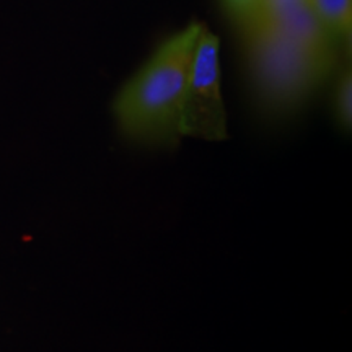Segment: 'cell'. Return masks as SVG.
Returning a JSON list of instances; mask_svg holds the SVG:
<instances>
[{
	"mask_svg": "<svg viewBox=\"0 0 352 352\" xmlns=\"http://www.w3.org/2000/svg\"><path fill=\"white\" fill-rule=\"evenodd\" d=\"M241 33L259 98L277 111L305 100L329 76L336 59V52L314 50L266 30Z\"/></svg>",
	"mask_w": 352,
	"mask_h": 352,
	"instance_id": "2",
	"label": "cell"
},
{
	"mask_svg": "<svg viewBox=\"0 0 352 352\" xmlns=\"http://www.w3.org/2000/svg\"><path fill=\"white\" fill-rule=\"evenodd\" d=\"M204 26L191 23L162 44L114 101L121 131L140 144H178L179 114L197 38Z\"/></svg>",
	"mask_w": 352,
	"mask_h": 352,
	"instance_id": "1",
	"label": "cell"
},
{
	"mask_svg": "<svg viewBox=\"0 0 352 352\" xmlns=\"http://www.w3.org/2000/svg\"><path fill=\"white\" fill-rule=\"evenodd\" d=\"M303 2H307V0H256L252 12L240 20L241 30L267 23V21L274 20L276 16L283 15L284 12L300 6Z\"/></svg>",
	"mask_w": 352,
	"mask_h": 352,
	"instance_id": "6",
	"label": "cell"
},
{
	"mask_svg": "<svg viewBox=\"0 0 352 352\" xmlns=\"http://www.w3.org/2000/svg\"><path fill=\"white\" fill-rule=\"evenodd\" d=\"M228 6H230L232 12L239 16V20L243 19V16L248 15L252 12V8L256 3V0H227Z\"/></svg>",
	"mask_w": 352,
	"mask_h": 352,
	"instance_id": "8",
	"label": "cell"
},
{
	"mask_svg": "<svg viewBox=\"0 0 352 352\" xmlns=\"http://www.w3.org/2000/svg\"><path fill=\"white\" fill-rule=\"evenodd\" d=\"M310 7L334 36H347L352 26V0H308Z\"/></svg>",
	"mask_w": 352,
	"mask_h": 352,
	"instance_id": "5",
	"label": "cell"
},
{
	"mask_svg": "<svg viewBox=\"0 0 352 352\" xmlns=\"http://www.w3.org/2000/svg\"><path fill=\"white\" fill-rule=\"evenodd\" d=\"M246 30H266V32L276 33L279 36L290 39V41L314 47V50L336 52L334 51L336 36L318 19L308 0L284 12L283 15L276 16L274 20L267 21V23L253 26V28H243L241 32H246Z\"/></svg>",
	"mask_w": 352,
	"mask_h": 352,
	"instance_id": "4",
	"label": "cell"
},
{
	"mask_svg": "<svg viewBox=\"0 0 352 352\" xmlns=\"http://www.w3.org/2000/svg\"><path fill=\"white\" fill-rule=\"evenodd\" d=\"M336 113L340 118L341 124L349 129L352 121V80L351 72H346L341 77L340 85H338L336 95Z\"/></svg>",
	"mask_w": 352,
	"mask_h": 352,
	"instance_id": "7",
	"label": "cell"
},
{
	"mask_svg": "<svg viewBox=\"0 0 352 352\" xmlns=\"http://www.w3.org/2000/svg\"><path fill=\"white\" fill-rule=\"evenodd\" d=\"M179 134L204 140L227 138V114L220 91L219 38L202 28L179 114Z\"/></svg>",
	"mask_w": 352,
	"mask_h": 352,
	"instance_id": "3",
	"label": "cell"
}]
</instances>
